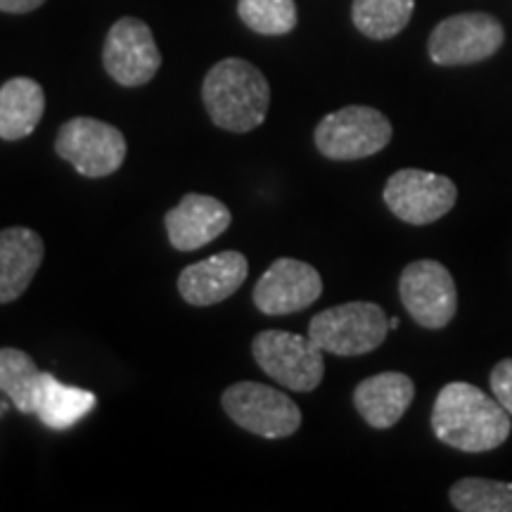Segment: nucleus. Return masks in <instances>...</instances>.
<instances>
[{
	"instance_id": "1",
	"label": "nucleus",
	"mask_w": 512,
	"mask_h": 512,
	"mask_svg": "<svg viewBox=\"0 0 512 512\" xmlns=\"http://www.w3.org/2000/svg\"><path fill=\"white\" fill-rule=\"evenodd\" d=\"M432 430L441 444L465 453H484L510 437V413L470 382H451L432 408Z\"/></svg>"
},
{
	"instance_id": "2",
	"label": "nucleus",
	"mask_w": 512,
	"mask_h": 512,
	"mask_svg": "<svg viewBox=\"0 0 512 512\" xmlns=\"http://www.w3.org/2000/svg\"><path fill=\"white\" fill-rule=\"evenodd\" d=\"M202 100L211 121L223 131L249 133L266 121L271 86L252 62L228 57L209 69Z\"/></svg>"
},
{
	"instance_id": "3",
	"label": "nucleus",
	"mask_w": 512,
	"mask_h": 512,
	"mask_svg": "<svg viewBox=\"0 0 512 512\" xmlns=\"http://www.w3.org/2000/svg\"><path fill=\"white\" fill-rule=\"evenodd\" d=\"M392 121L380 110L366 105H349L320 119L313 133L318 152L335 162H356L373 157L392 143Z\"/></svg>"
},
{
	"instance_id": "4",
	"label": "nucleus",
	"mask_w": 512,
	"mask_h": 512,
	"mask_svg": "<svg viewBox=\"0 0 512 512\" xmlns=\"http://www.w3.org/2000/svg\"><path fill=\"white\" fill-rule=\"evenodd\" d=\"M389 318L382 306L349 302L316 313L309 337L320 349L335 356H361L382 347L389 335Z\"/></svg>"
},
{
	"instance_id": "5",
	"label": "nucleus",
	"mask_w": 512,
	"mask_h": 512,
	"mask_svg": "<svg viewBox=\"0 0 512 512\" xmlns=\"http://www.w3.org/2000/svg\"><path fill=\"white\" fill-rule=\"evenodd\" d=\"M254 361L285 389L313 392L325 375V351L309 335L264 330L252 342Z\"/></svg>"
},
{
	"instance_id": "6",
	"label": "nucleus",
	"mask_w": 512,
	"mask_h": 512,
	"mask_svg": "<svg viewBox=\"0 0 512 512\" xmlns=\"http://www.w3.org/2000/svg\"><path fill=\"white\" fill-rule=\"evenodd\" d=\"M223 411L242 430L264 439L292 437L302 427V411L280 389L259 382H238L221 396Z\"/></svg>"
},
{
	"instance_id": "7",
	"label": "nucleus",
	"mask_w": 512,
	"mask_h": 512,
	"mask_svg": "<svg viewBox=\"0 0 512 512\" xmlns=\"http://www.w3.org/2000/svg\"><path fill=\"white\" fill-rule=\"evenodd\" d=\"M55 152L81 176L105 178L126 162L128 145L117 126L93 117H74L57 131Z\"/></svg>"
},
{
	"instance_id": "8",
	"label": "nucleus",
	"mask_w": 512,
	"mask_h": 512,
	"mask_svg": "<svg viewBox=\"0 0 512 512\" xmlns=\"http://www.w3.org/2000/svg\"><path fill=\"white\" fill-rule=\"evenodd\" d=\"M505 31L496 17L486 12H463L446 17L430 34L427 53L439 67H458L489 60L503 46Z\"/></svg>"
},
{
	"instance_id": "9",
	"label": "nucleus",
	"mask_w": 512,
	"mask_h": 512,
	"mask_svg": "<svg viewBox=\"0 0 512 512\" xmlns=\"http://www.w3.org/2000/svg\"><path fill=\"white\" fill-rule=\"evenodd\" d=\"M382 197L396 219L411 226H430L456 207L458 188L448 176L401 169L389 176Z\"/></svg>"
},
{
	"instance_id": "10",
	"label": "nucleus",
	"mask_w": 512,
	"mask_h": 512,
	"mask_svg": "<svg viewBox=\"0 0 512 512\" xmlns=\"http://www.w3.org/2000/svg\"><path fill=\"white\" fill-rule=\"evenodd\" d=\"M399 297L403 309L427 330L446 328L458 311L456 280L444 264L434 259L413 261L403 268Z\"/></svg>"
},
{
	"instance_id": "11",
	"label": "nucleus",
	"mask_w": 512,
	"mask_h": 512,
	"mask_svg": "<svg viewBox=\"0 0 512 512\" xmlns=\"http://www.w3.org/2000/svg\"><path fill=\"white\" fill-rule=\"evenodd\" d=\"M102 64L119 86L136 88L155 79L162 67V55L152 29L136 17H124L107 34Z\"/></svg>"
},
{
	"instance_id": "12",
	"label": "nucleus",
	"mask_w": 512,
	"mask_h": 512,
	"mask_svg": "<svg viewBox=\"0 0 512 512\" xmlns=\"http://www.w3.org/2000/svg\"><path fill=\"white\" fill-rule=\"evenodd\" d=\"M323 294V278L311 264L299 259L273 261L254 287L256 309L266 316H287L309 309Z\"/></svg>"
},
{
	"instance_id": "13",
	"label": "nucleus",
	"mask_w": 512,
	"mask_h": 512,
	"mask_svg": "<svg viewBox=\"0 0 512 512\" xmlns=\"http://www.w3.org/2000/svg\"><path fill=\"white\" fill-rule=\"evenodd\" d=\"M233 221V214L221 200L190 192L174 209L166 211L164 226L171 247L178 252H195L223 235Z\"/></svg>"
},
{
	"instance_id": "14",
	"label": "nucleus",
	"mask_w": 512,
	"mask_h": 512,
	"mask_svg": "<svg viewBox=\"0 0 512 512\" xmlns=\"http://www.w3.org/2000/svg\"><path fill=\"white\" fill-rule=\"evenodd\" d=\"M247 256L221 252L183 268L178 275V292L192 306H214L226 302L247 280Z\"/></svg>"
},
{
	"instance_id": "15",
	"label": "nucleus",
	"mask_w": 512,
	"mask_h": 512,
	"mask_svg": "<svg viewBox=\"0 0 512 512\" xmlns=\"http://www.w3.org/2000/svg\"><path fill=\"white\" fill-rule=\"evenodd\" d=\"M46 245L31 228L0 230V304L17 302L43 264Z\"/></svg>"
},
{
	"instance_id": "16",
	"label": "nucleus",
	"mask_w": 512,
	"mask_h": 512,
	"mask_svg": "<svg viewBox=\"0 0 512 512\" xmlns=\"http://www.w3.org/2000/svg\"><path fill=\"white\" fill-rule=\"evenodd\" d=\"M415 399V384L403 373H380L366 377L354 389L358 415L375 430H389L406 415Z\"/></svg>"
},
{
	"instance_id": "17",
	"label": "nucleus",
	"mask_w": 512,
	"mask_h": 512,
	"mask_svg": "<svg viewBox=\"0 0 512 512\" xmlns=\"http://www.w3.org/2000/svg\"><path fill=\"white\" fill-rule=\"evenodd\" d=\"M46 112V93L41 83L27 76L5 81L0 86V138L22 140L36 131Z\"/></svg>"
},
{
	"instance_id": "18",
	"label": "nucleus",
	"mask_w": 512,
	"mask_h": 512,
	"mask_svg": "<svg viewBox=\"0 0 512 512\" xmlns=\"http://www.w3.org/2000/svg\"><path fill=\"white\" fill-rule=\"evenodd\" d=\"M95 408V394L62 384L55 375L43 373L38 384L34 413L50 430H69Z\"/></svg>"
},
{
	"instance_id": "19",
	"label": "nucleus",
	"mask_w": 512,
	"mask_h": 512,
	"mask_svg": "<svg viewBox=\"0 0 512 512\" xmlns=\"http://www.w3.org/2000/svg\"><path fill=\"white\" fill-rule=\"evenodd\" d=\"M41 375L43 370H38L27 351L12 347L0 349V392L15 403L19 413H34Z\"/></svg>"
},
{
	"instance_id": "20",
	"label": "nucleus",
	"mask_w": 512,
	"mask_h": 512,
	"mask_svg": "<svg viewBox=\"0 0 512 512\" xmlns=\"http://www.w3.org/2000/svg\"><path fill=\"white\" fill-rule=\"evenodd\" d=\"M413 10L415 0H354L351 19L363 36L387 41L408 27Z\"/></svg>"
},
{
	"instance_id": "21",
	"label": "nucleus",
	"mask_w": 512,
	"mask_h": 512,
	"mask_svg": "<svg viewBox=\"0 0 512 512\" xmlns=\"http://www.w3.org/2000/svg\"><path fill=\"white\" fill-rule=\"evenodd\" d=\"M448 501L460 512H512V482L463 477L451 486Z\"/></svg>"
},
{
	"instance_id": "22",
	"label": "nucleus",
	"mask_w": 512,
	"mask_h": 512,
	"mask_svg": "<svg viewBox=\"0 0 512 512\" xmlns=\"http://www.w3.org/2000/svg\"><path fill=\"white\" fill-rule=\"evenodd\" d=\"M238 15L249 29L261 36H285L297 27L294 0H240Z\"/></svg>"
},
{
	"instance_id": "23",
	"label": "nucleus",
	"mask_w": 512,
	"mask_h": 512,
	"mask_svg": "<svg viewBox=\"0 0 512 512\" xmlns=\"http://www.w3.org/2000/svg\"><path fill=\"white\" fill-rule=\"evenodd\" d=\"M489 384L494 399L512 415V358H503L501 363H496L489 375Z\"/></svg>"
},
{
	"instance_id": "24",
	"label": "nucleus",
	"mask_w": 512,
	"mask_h": 512,
	"mask_svg": "<svg viewBox=\"0 0 512 512\" xmlns=\"http://www.w3.org/2000/svg\"><path fill=\"white\" fill-rule=\"evenodd\" d=\"M46 0H0V12H10V15H27L41 8Z\"/></svg>"
},
{
	"instance_id": "25",
	"label": "nucleus",
	"mask_w": 512,
	"mask_h": 512,
	"mask_svg": "<svg viewBox=\"0 0 512 512\" xmlns=\"http://www.w3.org/2000/svg\"><path fill=\"white\" fill-rule=\"evenodd\" d=\"M399 325H401V320H399V318H389V328L396 330V328H399Z\"/></svg>"
}]
</instances>
